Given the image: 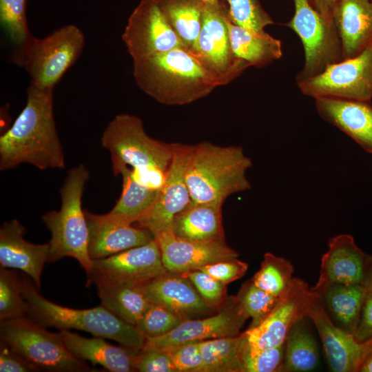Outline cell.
Returning <instances> with one entry per match:
<instances>
[{"label": "cell", "instance_id": "cell-1", "mask_svg": "<svg viewBox=\"0 0 372 372\" xmlns=\"http://www.w3.org/2000/svg\"><path fill=\"white\" fill-rule=\"evenodd\" d=\"M54 90L30 84L26 103L0 137V170L29 163L39 169H64L65 155L54 116Z\"/></svg>", "mask_w": 372, "mask_h": 372}, {"label": "cell", "instance_id": "cell-2", "mask_svg": "<svg viewBox=\"0 0 372 372\" xmlns=\"http://www.w3.org/2000/svg\"><path fill=\"white\" fill-rule=\"evenodd\" d=\"M133 76L143 92L167 105L191 103L217 87L211 74L184 48L133 61Z\"/></svg>", "mask_w": 372, "mask_h": 372}, {"label": "cell", "instance_id": "cell-3", "mask_svg": "<svg viewBox=\"0 0 372 372\" xmlns=\"http://www.w3.org/2000/svg\"><path fill=\"white\" fill-rule=\"evenodd\" d=\"M251 166L240 146L189 145L185 178L192 202L224 204L231 195L250 189L247 172Z\"/></svg>", "mask_w": 372, "mask_h": 372}, {"label": "cell", "instance_id": "cell-4", "mask_svg": "<svg viewBox=\"0 0 372 372\" xmlns=\"http://www.w3.org/2000/svg\"><path fill=\"white\" fill-rule=\"evenodd\" d=\"M101 143L110 153L112 162L130 167L137 183L153 190L162 187L172 160V143L149 136L139 117L116 115L104 130Z\"/></svg>", "mask_w": 372, "mask_h": 372}, {"label": "cell", "instance_id": "cell-5", "mask_svg": "<svg viewBox=\"0 0 372 372\" xmlns=\"http://www.w3.org/2000/svg\"><path fill=\"white\" fill-rule=\"evenodd\" d=\"M22 293L29 304L28 316L45 327L59 330L76 329L96 337L108 338L134 351H140L145 337L131 324L101 304L90 309H73L57 304L44 298L34 282L21 278Z\"/></svg>", "mask_w": 372, "mask_h": 372}, {"label": "cell", "instance_id": "cell-6", "mask_svg": "<svg viewBox=\"0 0 372 372\" xmlns=\"http://www.w3.org/2000/svg\"><path fill=\"white\" fill-rule=\"evenodd\" d=\"M90 172L83 164L70 169L60 189L59 210L45 213L41 219L51 234L48 262L65 257L76 259L90 271L92 260L88 252L89 232L82 196Z\"/></svg>", "mask_w": 372, "mask_h": 372}, {"label": "cell", "instance_id": "cell-7", "mask_svg": "<svg viewBox=\"0 0 372 372\" xmlns=\"http://www.w3.org/2000/svg\"><path fill=\"white\" fill-rule=\"evenodd\" d=\"M85 42L79 28L66 25L41 39L33 37L14 50L10 61L25 70L30 84L39 89L54 90L81 56Z\"/></svg>", "mask_w": 372, "mask_h": 372}, {"label": "cell", "instance_id": "cell-8", "mask_svg": "<svg viewBox=\"0 0 372 372\" xmlns=\"http://www.w3.org/2000/svg\"><path fill=\"white\" fill-rule=\"evenodd\" d=\"M1 342L17 351L39 371H92L86 361L74 356L60 332L53 333L28 316L0 320Z\"/></svg>", "mask_w": 372, "mask_h": 372}, {"label": "cell", "instance_id": "cell-9", "mask_svg": "<svg viewBox=\"0 0 372 372\" xmlns=\"http://www.w3.org/2000/svg\"><path fill=\"white\" fill-rule=\"evenodd\" d=\"M293 1L294 15L285 25L298 35L304 50V64L296 76L298 83L342 61V46L333 19L320 14L307 0Z\"/></svg>", "mask_w": 372, "mask_h": 372}, {"label": "cell", "instance_id": "cell-10", "mask_svg": "<svg viewBox=\"0 0 372 372\" xmlns=\"http://www.w3.org/2000/svg\"><path fill=\"white\" fill-rule=\"evenodd\" d=\"M227 14L226 4L220 7L205 4L201 30L192 53L217 86L228 84L249 67L233 51L226 21Z\"/></svg>", "mask_w": 372, "mask_h": 372}, {"label": "cell", "instance_id": "cell-11", "mask_svg": "<svg viewBox=\"0 0 372 372\" xmlns=\"http://www.w3.org/2000/svg\"><path fill=\"white\" fill-rule=\"evenodd\" d=\"M167 271L154 238L145 245L92 260L87 287L94 285L99 290L123 284L142 285Z\"/></svg>", "mask_w": 372, "mask_h": 372}, {"label": "cell", "instance_id": "cell-12", "mask_svg": "<svg viewBox=\"0 0 372 372\" xmlns=\"http://www.w3.org/2000/svg\"><path fill=\"white\" fill-rule=\"evenodd\" d=\"M302 94L360 101L372 99V44L358 56L329 66L297 83Z\"/></svg>", "mask_w": 372, "mask_h": 372}, {"label": "cell", "instance_id": "cell-13", "mask_svg": "<svg viewBox=\"0 0 372 372\" xmlns=\"http://www.w3.org/2000/svg\"><path fill=\"white\" fill-rule=\"evenodd\" d=\"M248 318L238 296L229 297L225 304L217 313L205 318L183 320L165 335L145 338L141 349L168 351L189 342L237 336L240 334V329Z\"/></svg>", "mask_w": 372, "mask_h": 372}, {"label": "cell", "instance_id": "cell-14", "mask_svg": "<svg viewBox=\"0 0 372 372\" xmlns=\"http://www.w3.org/2000/svg\"><path fill=\"white\" fill-rule=\"evenodd\" d=\"M311 289L307 282L293 278L270 313L242 333L246 348L254 351L284 344L293 324L307 317Z\"/></svg>", "mask_w": 372, "mask_h": 372}, {"label": "cell", "instance_id": "cell-15", "mask_svg": "<svg viewBox=\"0 0 372 372\" xmlns=\"http://www.w3.org/2000/svg\"><path fill=\"white\" fill-rule=\"evenodd\" d=\"M122 39L133 61L184 48L153 0H141L134 8Z\"/></svg>", "mask_w": 372, "mask_h": 372}, {"label": "cell", "instance_id": "cell-16", "mask_svg": "<svg viewBox=\"0 0 372 372\" xmlns=\"http://www.w3.org/2000/svg\"><path fill=\"white\" fill-rule=\"evenodd\" d=\"M307 318L317 329L331 370L358 372L365 356L372 349V339L359 342L352 333L337 326L327 314L319 295L311 289Z\"/></svg>", "mask_w": 372, "mask_h": 372}, {"label": "cell", "instance_id": "cell-17", "mask_svg": "<svg viewBox=\"0 0 372 372\" xmlns=\"http://www.w3.org/2000/svg\"><path fill=\"white\" fill-rule=\"evenodd\" d=\"M173 156L162 187L149 208L134 224L156 235L172 230L174 217L192 202L185 178L189 145L172 143Z\"/></svg>", "mask_w": 372, "mask_h": 372}, {"label": "cell", "instance_id": "cell-18", "mask_svg": "<svg viewBox=\"0 0 372 372\" xmlns=\"http://www.w3.org/2000/svg\"><path fill=\"white\" fill-rule=\"evenodd\" d=\"M88 227V252L92 260L145 245L154 239L148 229L110 214H94L85 210Z\"/></svg>", "mask_w": 372, "mask_h": 372}, {"label": "cell", "instance_id": "cell-19", "mask_svg": "<svg viewBox=\"0 0 372 372\" xmlns=\"http://www.w3.org/2000/svg\"><path fill=\"white\" fill-rule=\"evenodd\" d=\"M168 271L184 273L215 262L232 259L238 253L223 241H196L180 238L172 230L154 235Z\"/></svg>", "mask_w": 372, "mask_h": 372}, {"label": "cell", "instance_id": "cell-20", "mask_svg": "<svg viewBox=\"0 0 372 372\" xmlns=\"http://www.w3.org/2000/svg\"><path fill=\"white\" fill-rule=\"evenodd\" d=\"M372 257L355 244L350 234L331 238L322 255L320 276L313 287L327 284H364Z\"/></svg>", "mask_w": 372, "mask_h": 372}, {"label": "cell", "instance_id": "cell-21", "mask_svg": "<svg viewBox=\"0 0 372 372\" xmlns=\"http://www.w3.org/2000/svg\"><path fill=\"white\" fill-rule=\"evenodd\" d=\"M141 287L151 302L167 307L183 320L218 312L206 303L192 282L182 273L167 271Z\"/></svg>", "mask_w": 372, "mask_h": 372}, {"label": "cell", "instance_id": "cell-22", "mask_svg": "<svg viewBox=\"0 0 372 372\" xmlns=\"http://www.w3.org/2000/svg\"><path fill=\"white\" fill-rule=\"evenodd\" d=\"M25 227L18 220L6 221L0 228V265L23 271L37 287H41V274L48 262L50 244H34L24 238Z\"/></svg>", "mask_w": 372, "mask_h": 372}, {"label": "cell", "instance_id": "cell-23", "mask_svg": "<svg viewBox=\"0 0 372 372\" xmlns=\"http://www.w3.org/2000/svg\"><path fill=\"white\" fill-rule=\"evenodd\" d=\"M320 117L351 137L366 152L372 154V105L335 98L315 99Z\"/></svg>", "mask_w": 372, "mask_h": 372}, {"label": "cell", "instance_id": "cell-24", "mask_svg": "<svg viewBox=\"0 0 372 372\" xmlns=\"http://www.w3.org/2000/svg\"><path fill=\"white\" fill-rule=\"evenodd\" d=\"M342 46V60L372 44V0H340L333 13Z\"/></svg>", "mask_w": 372, "mask_h": 372}, {"label": "cell", "instance_id": "cell-25", "mask_svg": "<svg viewBox=\"0 0 372 372\" xmlns=\"http://www.w3.org/2000/svg\"><path fill=\"white\" fill-rule=\"evenodd\" d=\"M59 332L68 350L77 358L112 372L136 371L134 360L137 351L110 344L101 337L87 338L65 329Z\"/></svg>", "mask_w": 372, "mask_h": 372}, {"label": "cell", "instance_id": "cell-26", "mask_svg": "<svg viewBox=\"0 0 372 372\" xmlns=\"http://www.w3.org/2000/svg\"><path fill=\"white\" fill-rule=\"evenodd\" d=\"M223 203L192 202L174 218L172 231L177 236L196 241H223Z\"/></svg>", "mask_w": 372, "mask_h": 372}, {"label": "cell", "instance_id": "cell-27", "mask_svg": "<svg viewBox=\"0 0 372 372\" xmlns=\"http://www.w3.org/2000/svg\"><path fill=\"white\" fill-rule=\"evenodd\" d=\"M311 289L319 295L332 321L353 335L367 293L365 285L327 284Z\"/></svg>", "mask_w": 372, "mask_h": 372}, {"label": "cell", "instance_id": "cell-28", "mask_svg": "<svg viewBox=\"0 0 372 372\" xmlns=\"http://www.w3.org/2000/svg\"><path fill=\"white\" fill-rule=\"evenodd\" d=\"M226 21L230 41L236 56L247 65L262 68L281 58L282 43L265 31L256 32L233 23L228 16Z\"/></svg>", "mask_w": 372, "mask_h": 372}, {"label": "cell", "instance_id": "cell-29", "mask_svg": "<svg viewBox=\"0 0 372 372\" xmlns=\"http://www.w3.org/2000/svg\"><path fill=\"white\" fill-rule=\"evenodd\" d=\"M176 34L183 47L192 53L203 19L201 0H153Z\"/></svg>", "mask_w": 372, "mask_h": 372}, {"label": "cell", "instance_id": "cell-30", "mask_svg": "<svg viewBox=\"0 0 372 372\" xmlns=\"http://www.w3.org/2000/svg\"><path fill=\"white\" fill-rule=\"evenodd\" d=\"M112 165L114 175L120 174L122 177V192L109 212L134 224L152 206L158 191L137 183L132 178L128 166L118 162H112Z\"/></svg>", "mask_w": 372, "mask_h": 372}, {"label": "cell", "instance_id": "cell-31", "mask_svg": "<svg viewBox=\"0 0 372 372\" xmlns=\"http://www.w3.org/2000/svg\"><path fill=\"white\" fill-rule=\"evenodd\" d=\"M97 291L102 306L135 326L151 304L139 285L123 284Z\"/></svg>", "mask_w": 372, "mask_h": 372}, {"label": "cell", "instance_id": "cell-32", "mask_svg": "<svg viewBox=\"0 0 372 372\" xmlns=\"http://www.w3.org/2000/svg\"><path fill=\"white\" fill-rule=\"evenodd\" d=\"M197 342L203 357V372H242L245 347L242 333Z\"/></svg>", "mask_w": 372, "mask_h": 372}, {"label": "cell", "instance_id": "cell-33", "mask_svg": "<svg viewBox=\"0 0 372 372\" xmlns=\"http://www.w3.org/2000/svg\"><path fill=\"white\" fill-rule=\"evenodd\" d=\"M296 322L285 342L284 371L307 372L315 369L319 361L316 342L304 322Z\"/></svg>", "mask_w": 372, "mask_h": 372}, {"label": "cell", "instance_id": "cell-34", "mask_svg": "<svg viewBox=\"0 0 372 372\" xmlns=\"http://www.w3.org/2000/svg\"><path fill=\"white\" fill-rule=\"evenodd\" d=\"M293 267L287 259L268 252L251 280L258 287L280 298L293 279Z\"/></svg>", "mask_w": 372, "mask_h": 372}, {"label": "cell", "instance_id": "cell-35", "mask_svg": "<svg viewBox=\"0 0 372 372\" xmlns=\"http://www.w3.org/2000/svg\"><path fill=\"white\" fill-rule=\"evenodd\" d=\"M27 0H0V23L16 48L27 44L34 37L28 28Z\"/></svg>", "mask_w": 372, "mask_h": 372}, {"label": "cell", "instance_id": "cell-36", "mask_svg": "<svg viewBox=\"0 0 372 372\" xmlns=\"http://www.w3.org/2000/svg\"><path fill=\"white\" fill-rule=\"evenodd\" d=\"M29 304L22 293L21 280L7 268L0 269V320L28 316Z\"/></svg>", "mask_w": 372, "mask_h": 372}, {"label": "cell", "instance_id": "cell-37", "mask_svg": "<svg viewBox=\"0 0 372 372\" xmlns=\"http://www.w3.org/2000/svg\"><path fill=\"white\" fill-rule=\"evenodd\" d=\"M228 8L230 21L239 26L256 32L274 22L265 10L260 0H223Z\"/></svg>", "mask_w": 372, "mask_h": 372}, {"label": "cell", "instance_id": "cell-38", "mask_svg": "<svg viewBox=\"0 0 372 372\" xmlns=\"http://www.w3.org/2000/svg\"><path fill=\"white\" fill-rule=\"evenodd\" d=\"M237 296L245 313L252 318L249 327L260 323L279 300V298L256 286L251 279L242 285Z\"/></svg>", "mask_w": 372, "mask_h": 372}, {"label": "cell", "instance_id": "cell-39", "mask_svg": "<svg viewBox=\"0 0 372 372\" xmlns=\"http://www.w3.org/2000/svg\"><path fill=\"white\" fill-rule=\"evenodd\" d=\"M183 321L181 317L167 307L151 302L136 326L145 338H154L169 333Z\"/></svg>", "mask_w": 372, "mask_h": 372}, {"label": "cell", "instance_id": "cell-40", "mask_svg": "<svg viewBox=\"0 0 372 372\" xmlns=\"http://www.w3.org/2000/svg\"><path fill=\"white\" fill-rule=\"evenodd\" d=\"M285 344L259 351L245 347L242 356V372L284 371Z\"/></svg>", "mask_w": 372, "mask_h": 372}, {"label": "cell", "instance_id": "cell-41", "mask_svg": "<svg viewBox=\"0 0 372 372\" xmlns=\"http://www.w3.org/2000/svg\"><path fill=\"white\" fill-rule=\"evenodd\" d=\"M194 285L206 303L216 311L225 304L229 297L227 296V285L216 280L200 269L182 273Z\"/></svg>", "mask_w": 372, "mask_h": 372}, {"label": "cell", "instance_id": "cell-42", "mask_svg": "<svg viewBox=\"0 0 372 372\" xmlns=\"http://www.w3.org/2000/svg\"><path fill=\"white\" fill-rule=\"evenodd\" d=\"M167 352L177 372H203V357L197 342L187 343Z\"/></svg>", "mask_w": 372, "mask_h": 372}, {"label": "cell", "instance_id": "cell-43", "mask_svg": "<svg viewBox=\"0 0 372 372\" xmlns=\"http://www.w3.org/2000/svg\"><path fill=\"white\" fill-rule=\"evenodd\" d=\"M134 365L140 372H177L169 354L157 349H141L134 355Z\"/></svg>", "mask_w": 372, "mask_h": 372}, {"label": "cell", "instance_id": "cell-44", "mask_svg": "<svg viewBox=\"0 0 372 372\" xmlns=\"http://www.w3.org/2000/svg\"><path fill=\"white\" fill-rule=\"evenodd\" d=\"M247 269V263L235 258L210 263L198 269L227 285L242 278Z\"/></svg>", "mask_w": 372, "mask_h": 372}, {"label": "cell", "instance_id": "cell-45", "mask_svg": "<svg viewBox=\"0 0 372 372\" xmlns=\"http://www.w3.org/2000/svg\"><path fill=\"white\" fill-rule=\"evenodd\" d=\"M39 369L26 358L12 349L3 342H0V371L1 372H32Z\"/></svg>", "mask_w": 372, "mask_h": 372}, {"label": "cell", "instance_id": "cell-46", "mask_svg": "<svg viewBox=\"0 0 372 372\" xmlns=\"http://www.w3.org/2000/svg\"><path fill=\"white\" fill-rule=\"evenodd\" d=\"M353 335L359 342L372 339V293H366Z\"/></svg>", "mask_w": 372, "mask_h": 372}, {"label": "cell", "instance_id": "cell-47", "mask_svg": "<svg viewBox=\"0 0 372 372\" xmlns=\"http://www.w3.org/2000/svg\"><path fill=\"white\" fill-rule=\"evenodd\" d=\"M311 6L320 14L333 19V13L340 0H307Z\"/></svg>", "mask_w": 372, "mask_h": 372}, {"label": "cell", "instance_id": "cell-48", "mask_svg": "<svg viewBox=\"0 0 372 372\" xmlns=\"http://www.w3.org/2000/svg\"><path fill=\"white\" fill-rule=\"evenodd\" d=\"M358 372H372V349L365 356L359 368Z\"/></svg>", "mask_w": 372, "mask_h": 372}, {"label": "cell", "instance_id": "cell-49", "mask_svg": "<svg viewBox=\"0 0 372 372\" xmlns=\"http://www.w3.org/2000/svg\"><path fill=\"white\" fill-rule=\"evenodd\" d=\"M365 286L366 288L367 293H372V260L371 262Z\"/></svg>", "mask_w": 372, "mask_h": 372}, {"label": "cell", "instance_id": "cell-50", "mask_svg": "<svg viewBox=\"0 0 372 372\" xmlns=\"http://www.w3.org/2000/svg\"><path fill=\"white\" fill-rule=\"evenodd\" d=\"M205 4L220 7L225 4L223 0H201Z\"/></svg>", "mask_w": 372, "mask_h": 372}]
</instances>
